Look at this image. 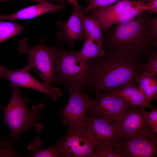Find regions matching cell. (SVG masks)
<instances>
[{
	"label": "cell",
	"instance_id": "obj_1",
	"mask_svg": "<svg viewBox=\"0 0 157 157\" xmlns=\"http://www.w3.org/2000/svg\"><path fill=\"white\" fill-rule=\"evenodd\" d=\"M106 51L88 61L82 90L84 92L94 93L98 91L115 89L136 82L140 64L122 54Z\"/></svg>",
	"mask_w": 157,
	"mask_h": 157
},
{
	"label": "cell",
	"instance_id": "obj_2",
	"mask_svg": "<svg viewBox=\"0 0 157 157\" xmlns=\"http://www.w3.org/2000/svg\"><path fill=\"white\" fill-rule=\"evenodd\" d=\"M145 12L117 24L103 37L102 45H107L110 49L108 51L122 54L141 64L157 47V38L152 33L150 19L144 15Z\"/></svg>",
	"mask_w": 157,
	"mask_h": 157
},
{
	"label": "cell",
	"instance_id": "obj_3",
	"mask_svg": "<svg viewBox=\"0 0 157 157\" xmlns=\"http://www.w3.org/2000/svg\"><path fill=\"white\" fill-rule=\"evenodd\" d=\"M12 88L10 100L5 107L0 109L3 113L2 119L9 128L12 140L17 141L20 134L24 131H29L33 126L38 125V122L42 119L40 112L44 108L42 103L33 105L30 110L26 103L27 99L23 98L20 93V87L10 84Z\"/></svg>",
	"mask_w": 157,
	"mask_h": 157
},
{
	"label": "cell",
	"instance_id": "obj_4",
	"mask_svg": "<svg viewBox=\"0 0 157 157\" xmlns=\"http://www.w3.org/2000/svg\"><path fill=\"white\" fill-rule=\"evenodd\" d=\"M46 38L43 37L38 44L30 47L28 41L24 38L18 42L19 52L28 55V65L49 86H52L55 76V65L57 56L63 46L61 42L57 46L49 47L45 44Z\"/></svg>",
	"mask_w": 157,
	"mask_h": 157
},
{
	"label": "cell",
	"instance_id": "obj_5",
	"mask_svg": "<svg viewBox=\"0 0 157 157\" xmlns=\"http://www.w3.org/2000/svg\"><path fill=\"white\" fill-rule=\"evenodd\" d=\"M88 62L77 56V52L68 51L62 47L56 60L55 76L52 84H62L67 89L82 90L86 77Z\"/></svg>",
	"mask_w": 157,
	"mask_h": 157
},
{
	"label": "cell",
	"instance_id": "obj_6",
	"mask_svg": "<svg viewBox=\"0 0 157 157\" xmlns=\"http://www.w3.org/2000/svg\"><path fill=\"white\" fill-rule=\"evenodd\" d=\"M67 90L69 94V100L58 113L63 124L67 126L69 129L85 128L88 117L87 113L91 99L88 96L87 92L82 94L81 89Z\"/></svg>",
	"mask_w": 157,
	"mask_h": 157
},
{
	"label": "cell",
	"instance_id": "obj_7",
	"mask_svg": "<svg viewBox=\"0 0 157 157\" xmlns=\"http://www.w3.org/2000/svg\"><path fill=\"white\" fill-rule=\"evenodd\" d=\"M65 157H92L98 143L86 127L69 129L58 142Z\"/></svg>",
	"mask_w": 157,
	"mask_h": 157
},
{
	"label": "cell",
	"instance_id": "obj_8",
	"mask_svg": "<svg viewBox=\"0 0 157 157\" xmlns=\"http://www.w3.org/2000/svg\"><path fill=\"white\" fill-rule=\"evenodd\" d=\"M145 109L135 106L130 108L110 122L119 135L122 138L137 135L157 136L145 122L143 112Z\"/></svg>",
	"mask_w": 157,
	"mask_h": 157
},
{
	"label": "cell",
	"instance_id": "obj_9",
	"mask_svg": "<svg viewBox=\"0 0 157 157\" xmlns=\"http://www.w3.org/2000/svg\"><path fill=\"white\" fill-rule=\"evenodd\" d=\"M91 99L87 113L99 115L108 122L115 120L123 112L134 106L117 96L98 91Z\"/></svg>",
	"mask_w": 157,
	"mask_h": 157
},
{
	"label": "cell",
	"instance_id": "obj_10",
	"mask_svg": "<svg viewBox=\"0 0 157 157\" xmlns=\"http://www.w3.org/2000/svg\"><path fill=\"white\" fill-rule=\"evenodd\" d=\"M31 70L28 65L15 70H9L0 65V79L5 78L10 82V84L32 89L48 95L54 101L62 96L63 92L60 90L52 86H48L38 80L31 74L29 72Z\"/></svg>",
	"mask_w": 157,
	"mask_h": 157
},
{
	"label": "cell",
	"instance_id": "obj_11",
	"mask_svg": "<svg viewBox=\"0 0 157 157\" xmlns=\"http://www.w3.org/2000/svg\"><path fill=\"white\" fill-rule=\"evenodd\" d=\"M113 149L123 157H156L157 136L137 135L123 137L112 144Z\"/></svg>",
	"mask_w": 157,
	"mask_h": 157
},
{
	"label": "cell",
	"instance_id": "obj_12",
	"mask_svg": "<svg viewBox=\"0 0 157 157\" xmlns=\"http://www.w3.org/2000/svg\"><path fill=\"white\" fill-rule=\"evenodd\" d=\"M84 9L79 5L73 6L72 13L68 20L65 22L59 20L56 24L61 28V31L56 34L58 41H67L71 50H74L76 41H83L85 38L83 23Z\"/></svg>",
	"mask_w": 157,
	"mask_h": 157
},
{
	"label": "cell",
	"instance_id": "obj_13",
	"mask_svg": "<svg viewBox=\"0 0 157 157\" xmlns=\"http://www.w3.org/2000/svg\"><path fill=\"white\" fill-rule=\"evenodd\" d=\"M86 127L94 136L98 146L106 144H113L122 139L111 123L99 115H89Z\"/></svg>",
	"mask_w": 157,
	"mask_h": 157
},
{
	"label": "cell",
	"instance_id": "obj_14",
	"mask_svg": "<svg viewBox=\"0 0 157 157\" xmlns=\"http://www.w3.org/2000/svg\"><path fill=\"white\" fill-rule=\"evenodd\" d=\"M137 83L136 82H132L119 88L103 91L106 94L115 95L124 99L134 106H140L143 109L147 107L151 109L154 108L140 88L137 86Z\"/></svg>",
	"mask_w": 157,
	"mask_h": 157
},
{
	"label": "cell",
	"instance_id": "obj_15",
	"mask_svg": "<svg viewBox=\"0 0 157 157\" xmlns=\"http://www.w3.org/2000/svg\"><path fill=\"white\" fill-rule=\"evenodd\" d=\"M145 0H123L113 5L98 8L92 10L88 15L100 22L105 19L119 14L127 10L145 5Z\"/></svg>",
	"mask_w": 157,
	"mask_h": 157
},
{
	"label": "cell",
	"instance_id": "obj_16",
	"mask_svg": "<svg viewBox=\"0 0 157 157\" xmlns=\"http://www.w3.org/2000/svg\"><path fill=\"white\" fill-rule=\"evenodd\" d=\"M66 7L65 6L59 4L55 6H49L38 3L22 8L12 14L0 15V20L14 21L29 19L46 13H50L53 14L57 13Z\"/></svg>",
	"mask_w": 157,
	"mask_h": 157
},
{
	"label": "cell",
	"instance_id": "obj_17",
	"mask_svg": "<svg viewBox=\"0 0 157 157\" xmlns=\"http://www.w3.org/2000/svg\"><path fill=\"white\" fill-rule=\"evenodd\" d=\"M135 81L143 91L148 101H157V79L152 75L144 72L139 71Z\"/></svg>",
	"mask_w": 157,
	"mask_h": 157
},
{
	"label": "cell",
	"instance_id": "obj_18",
	"mask_svg": "<svg viewBox=\"0 0 157 157\" xmlns=\"http://www.w3.org/2000/svg\"><path fill=\"white\" fill-rule=\"evenodd\" d=\"M146 10L145 5L133 8L119 14L105 19L100 22L102 32L109 29L114 24H120L129 21Z\"/></svg>",
	"mask_w": 157,
	"mask_h": 157
},
{
	"label": "cell",
	"instance_id": "obj_19",
	"mask_svg": "<svg viewBox=\"0 0 157 157\" xmlns=\"http://www.w3.org/2000/svg\"><path fill=\"white\" fill-rule=\"evenodd\" d=\"M43 142L38 137L30 144L28 149L31 151L32 154L27 156L29 157H63L60 147L57 142L55 144L46 148L40 146Z\"/></svg>",
	"mask_w": 157,
	"mask_h": 157
},
{
	"label": "cell",
	"instance_id": "obj_20",
	"mask_svg": "<svg viewBox=\"0 0 157 157\" xmlns=\"http://www.w3.org/2000/svg\"><path fill=\"white\" fill-rule=\"evenodd\" d=\"M83 23L85 38L86 36L89 37L98 46L102 47V32L98 20L92 16L84 15Z\"/></svg>",
	"mask_w": 157,
	"mask_h": 157
},
{
	"label": "cell",
	"instance_id": "obj_21",
	"mask_svg": "<svg viewBox=\"0 0 157 157\" xmlns=\"http://www.w3.org/2000/svg\"><path fill=\"white\" fill-rule=\"evenodd\" d=\"M102 47L98 46L91 38L86 36L82 49L77 52V56L80 59L85 62L101 56L105 54Z\"/></svg>",
	"mask_w": 157,
	"mask_h": 157
},
{
	"label": "cell",
	"instance_id": "obj_22",
	"mask_svg": "<svg viewBox=\"0 0 157 157\" xmlns=\"http://www.w3.org/2000/svg\"><path fill=\"white\" fill-rule=\"evenodd\" d=\"M24 27L14 22L0 20V44L9 38L21 33Z\"/></svg>",
	"mask_w": 157,
	"mask_h": 157
},
{
	"label": "cell",
	"instance_id": "obj_23",
	"mask_svg": "<svg viewBox=\"0 0 157 157\" xmlns=\"http://www.w3.org/2000/svg\"><path fill=\"white\" fill-rule=\"evenodd\" d=\"M149 60L147 63L140 65L139 71L144 72L152 75L157 76V50H153L149 56Z\"/></svg>",
	"mask_w": 157,
	"mask_h": 157
},
{
	"label": "cell",
	"instance_id": "obj_24",
	"mask_svg": "<svg viewBox=\"0 0 157 157\" xmlns=\"http://www.w3.org/2000/svg\"><path fill=\"white\" fill-rule=\"evenodd\" d=\"M92 157H123L113 148L111 144L100 145L95 149Z\"/></svg>",
	"mask_w": 157,
	"mask_h": 157
},
{
	"label": "cell",
	"instance_id": "obj_25",
	"mask_svg": "<svg viewBox=\"0 0 157 157\" xmlns=\"http://www.w3.org/2000/svg\"><path fill=\"white\" fill-rule=\"evenodd\" d=\"M13 140L0 139V157H22L14 150L13 146Z\"/></svg>",
	"mask_w": 157,
	"mask_h": 157
},
{
	"label": "cell",
	"instance_id": "obj_26",
	"mask_svg": "<svg viewBox=\"0 0 157 157\" xmlns=\"http://www.w3.org/2000/svg\"><path fill=\"white\" fill-rule=\"evenodd\" d=\"M144 117L148 126L156 133H157V110L155 108L150 111L144 110Z\"/></svg>",
	"mask_w": 157,
	"mask_h": 157
},
{
	"label": "cell",
	"instance_id": "obj_27",
	"mask_svg": "<svg viewBox=\"0 0 157 157\" xmlns=\"http://www.w3.org/2000/svg\"><path fill=\"white\" fill-rule=\"evenodd\" d=\"M123 0H86L88 5L84 9V13L87 14L92 10L107 6Z\"/></svg>",
	"mask_w": 157,
	"mask_h": 157
},
{
	"label": "cell",
	"instance_id": "obj_28",
	"mask_svg": "<svg viewBox=\"0 0 157 157\" xmlns=\"http://www.w3.org/2000/svg\"><path fill=\"white\" fill-rule=\"evenodd\" d=\"M146 10L151 13H157V0H145Z\"/></svg>",
	"mask_w": 157,
	"mask_h": 157
},
{
	"label": "cell",
	"instance_id": "obj_29",
	"mask_svg": "<svg viewBox=\"0 0 157 157\" xmlns=\"http://www.w3.org/2000/svg\"><path fill=\"white\" fill-rule=\"evenodd\" d=\"M150 24L152 33L154 37L157 38V18L150 19Z\"/></svg>",
	"mask_w": 157,
	"mask_h": 157
},
{
	"label": "cell",
	"instance_id": "obj_30",
	"mask_svg": "<svg viewBox=\"0 0 157 157\" xmlns=\"http://www.w3.org/2000/svg\"><path fill=\"white\" fill-rule=\"evenodd\" d=\"M8 0H0V1ZM30 0L33 1H35L38 2V3H42L45 5L49 6H56L57 4H56L53 3H52L48 1L47 0Z\"/></svg>",
	"mask_w": 157,
	"mask_h": 157
},
{
	"label": "cell",
	"instance_id": "obj_31",
	"mask_svg": "<svg viewBox=\"0 0 157 157\" xmlns=\"http://www.w3.org/2000/svg\"><path fill=\"white\" fill-rule=\"evenodd\" d=\"M58 2L59 4L63 5L66 6H67L68 4H70L68 0H53Z\"/></svg>",
	"mask_w": 157,
	"mask_h": 157
},
{
	"label": "cell",
	"instance_id": "obj_32",
	"mask_svg": "<svg viewBox=\"0 0 157 157\" xmlns=\"http://www.w3.org/2000/svg\"><path fill=\"white\" fill-rule=\"evenodd\" d=\"M70 3L72 4L73 6L79 5L78 0H68Z\"/></svg>",
	"mask_w": 157,
	"mask_h": 157
}]
</instances>
